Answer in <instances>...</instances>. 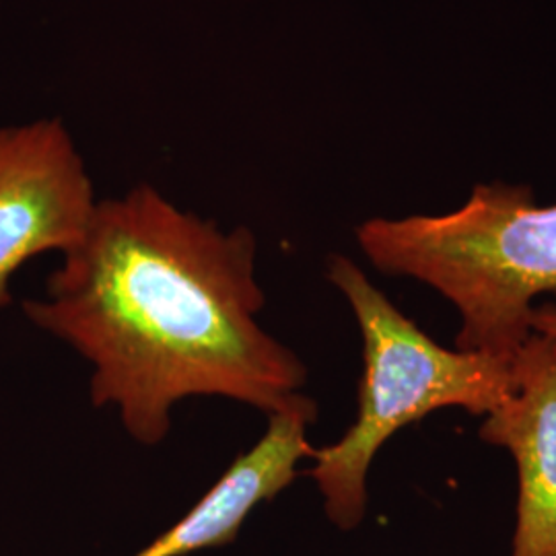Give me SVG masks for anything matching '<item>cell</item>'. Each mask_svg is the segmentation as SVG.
<instances>
[{
    "mask_svg": "<svg viewBox=\"0 0 556 556\" xmlns=\"http://www.w3.org/2000/svg\"><path fill=\"white\" fill-rule=\"evenodd\" d=\"M328 277L349 299L363 334L365 371L355 425L334 445L314 450L326 516L349 532L367 507V472L402 427L443 406L491 415L516 392V357L447 351L400 314L353 260L334 256Z\"/></svg>",
    "mask_w": 556,
    "mask_h": 556,
    "instance_id": "3",
    "label": "cell"
},
{
    "mask_svg": "<svg viewBox=\"0 0 556 556\" xmlns=\"http://www.w3.org/2000/svg\"><path fill=\"white\" fill-rule=\"evenodd\" d=\"M516 392L480 427L517 462L519 498L511 556H556V340L532 334L516 355Z\"/></svg>",
    "mask_w": 556,
    "mask_h": 556,
    "instance_id": "5",
    "label": "cell"
},
{
    "mask_svg": "<svg viewBox=\"0 0 556 556\" xmlns=\"http://www.w3.org/2000/svg\"><path fill=\"white\" fill-rule=\"evenodd\" d=\"M264 301L250 229L220 231L140 184L98 200L23 312L93 365V406H116L132 438L157 445L186 397H231L268 417L301 397L305 365L260 326Z\"/></svg>",
    "mask_w": 556,
    "mask_h": 556,
    "instance_id": "1",
    "label": "cell"
},
{
    "mask_svg": "<svg viewBox=\"0 0 556 556\" xmlns=\"http://www.w3.org/2000/svg\"><path fill=\"white\" fill-rule=\"evenodd\" d=\"M316 417V404L305 396L270 415L258 443L236 457L215 486L176 526L135 556H186L233 542L250 514L295 480L303 457L314 456L307 427Z\"/></svg>",
    "mask_w": 556,
    "mask_h": 556,
    "instance_id": "6",
    "label": "cell"
},
{
    "mask_svg": "<svg viewBox=\"0 0 556 556\" xmlns=\"http://www.w3.org/2000/svg\"><path fill=\"white\" fill-rule=\"evenodd\" d=\"M357 239L381 273L456 305L457 351L516 357L532 337V299L556 291V204L536 206L526 186L480 184L456 213L367 220Z\"/></svg>",
    "mask_w": 556,
    "mask_h": 556,
    "instance_id": "2",
    "label": "cell"
},
{
    "mask_svg": "<svg viewBox=\"0 0 556 556\" xmlns=\"http://www.w3.org/2000/svg\"><path fill=\"white\" fill-rule=\"evenodd\" d=\"M530 328H532V332H536V334L556 340L555 305L548 303V305H542V307H534L532 314H530Z\"/></svg>",
    "mask_w": 556,
    "mask_h": 556,
    "instance_id": "7",
    "label": "cell"
},
{
    "mask_svg": "<svg viewBox=\"0 0 556 556\" xmlns=\"http://www.w3.org/2000/svg\"><path fill=\"white\" fill-rule=\"evenodd\" d=\"M93 181L62 119L0 128V307L11 280L40 254H66L96 211Z\"/></svg>",
    "mask_w": 556,
    "mask_h": 556,
    "instance_id": "4",
    "label": "cell"
}]
</instances>
